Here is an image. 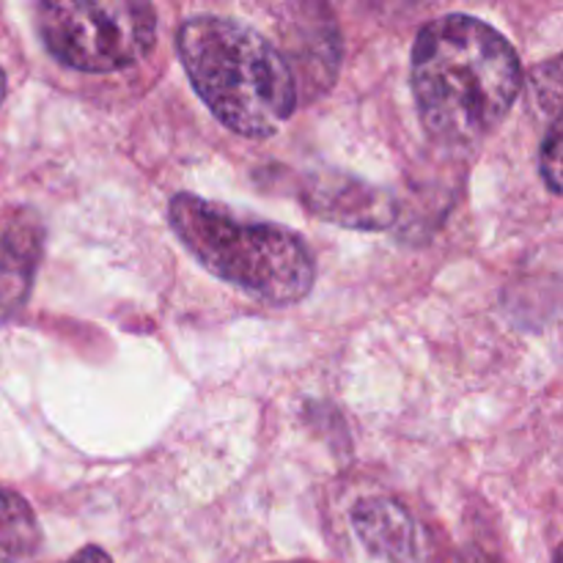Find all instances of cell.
<instances>
[{"mask_svg": "<svg viewBox=\"0 0 563 563\" xmlns=\"http://www.w3.org/2000/svg\"><path fill=\"white\" fill-rule=\"evenodd\" d=\"M412 97L438 143L471 148L498 130L522 88L509 38L471 14L427 22L412 47Z\"/></svg>", "mask_w": 563, "mask_h": 563, "instance_id": "6da1fadb", "label": "cell"}, {"mask_svg": "<svg viewBox=\"0 0 563 563\" xmlns=\"http://www.w3.org/2000/svg\"><path fill=\"white\" fill-rule=\"evenodd\" d=\"M201 102L242 137L275 135L297 110L295 71L269 38L225 16H192L176 36Z\"/></svg>", "mask_w": 563, "mask_h": 563, "instance_id": "7a4b0ae2", "label": "cell"}, {"mask_svg": "<svg viewBox=\"0 0 563 563\" xmlns=\"http://www.w3.org/2000/svg\"><path fill=\"white\" fill-rule=\"evenodd\" d=\"M168 223L198 264L253 300L295 306L317 284L311 247L284 225L242 220L223 203L190 192L170 198Z\"/></svg>", "mask_w": 563, "mask_h": 563, "instance_id": "3957f363", "label": "cell"}, {"mask_svg": "<svg viewBox=\"0 0 563 563\" xmlns=\"http://www.w3.org/2000/svg\"><path fill=\"white\" fill-rule=\"evenodd\" d=\"M36 27L44 47L77 71H115L146 58L157 38V11L146 0L42 3Z\"/></svg>", "mask_w": 563, "mask_h": 563, "instance_id": "277c9868", "label": "cell"}, {"mask_svg": "<svg viewBox=\"0 0 563 563\" xmlns=\"http://www.w3.org/2000/svg\"><path fill=\"white\" fill-rule=\"evenodd\" d=\"M308 212L346 229L379 231L396 220V201L390 192L344 174H311L302 187Z\"/></svg>", "mask_w": 563, "mask_h": 563, "instance_id": "5b68a950", "label": "cell"}, {"mask_svg": "<svg viewBox=\"0 0 563 563\" xmlns=\"http://www.w3.org/2000/svg\"><path fill=\"white\" fill-rule=\"evenodd\" d=\"M44 247V225L33 209H20L0 240V322L25 308Z\"/></svg>", "mask_w": 563, "mask_h": 563, "instance_id": "8992f818", "label": "cell"}, {"mask_svg": "<svg viewBox=\"0 0 563 563\" xmlns=\"http://www.w3.org/2000/svg\"><path fill=\"white\" fill-rule=\"evenodd\" d=\"M352 528L363 548L388 563H412L418 533L410 511L394 498H366L352 511Z\"/></svg>", "mask_w": 563, "mask_h": 563, "instance_id": "52a82bcc", "label": "cell"}, {"mask_svg": "<svg viewBox=\"0 0 563 563\" xmlns=\"http://www.w3.org/2000/svg\"><path fill=\"white\" fill-rule=\"evenodd\" d=\"M42 548V528L22 495L0 487V563L31 559Z\"/></svg>", "mask_w": 563, "mask_h": 563, "instance_id": "ba28073f", "label": "cell"}, {"mask_svg": "<svg viewBox=\"0 0 563 563\" xmlns=\"http://www.w3.org/2000/svg\"><path fill=\"white\" fill-rule=\"evenodd\" d=\"M539 170H542V179L548 181L550 192H555V196H559L561 192V124H559V119H553V124H550V130H548V137L542 141Z\"/></svg>", "mask_w": 563, "mask_h": 563, "instance_id": "9c48e42d", "label": "cell"}, {"mask_svg": "<svg viewBox=\"0 0 563 563\" xmlns=\"http://www.w3.org/2000/svg\"><path fill=\"white\" fill-rule=\"evenodd\" d=\"M64 563H113V559H110V555L104 553L102 548H86V550H80V553L71 555V559L64 561Z\"/></svg>", "mask_w": 563, "mask_h": 563, "instance_id": "30bf717a", "label": "cell"}, {"mask_svg": "<svg viewBox=\"0 0 563 563\" xmlns=\"http://www.w3.org/2000/svg\"><path fill=\"white\" fill-rule=\"evenodd\" d=\"M3 99H5V71L0 69V104H3Z\"/></svg>", "mask_w": 563, "mask_h": 563, "instance_id": "8fae6325", "label": "cell"}]
</instances>
